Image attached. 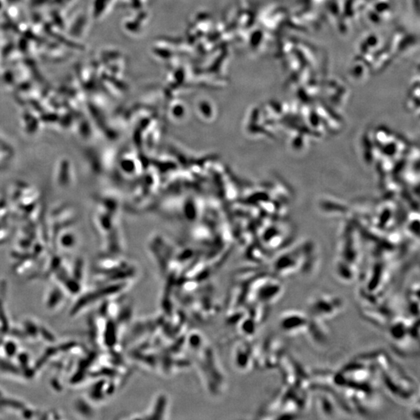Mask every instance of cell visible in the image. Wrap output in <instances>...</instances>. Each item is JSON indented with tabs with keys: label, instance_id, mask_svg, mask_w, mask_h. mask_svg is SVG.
<instances>
[{
	"label": "cell",
	"instance_id": "obj_1",
	"mask_svg": "<svg viewBox=\"0 0 420 420\" xmlns=\"http://www.w3.org/2000/svg\"><path fill=\"white\" fill-rule=\"evenodd\" d=\"M378 379L383 389L397 402L413 403L418 389L415 382L385 352L373 353Z\"/></svg>",
	"mask_w": 420,
	"mask_h": 420
},
{
	"label": "cell",
	"instance_id": "obj_2",
	"mask_svg": "<svg viewBox=\"0 0 420 420\" xmlns=\"http://www.w3.org/2000/svg\"><path fill=\"white\" fill-rule=\"evenodd\" d=\"M280 329L289 335H308L314 343H326L329 332L326 323L314 318L308 312L287 310L281 313L279 318Z\"/></svg>",
	"mask_w": 420,
	"mask_h": 420
},
{
	"label": "cell",
	"instance_id": "obj_3",
	"mask_svg": "<svg viewBox=\"0 0 420 420\" xmlns=\"http://www.w3.org/2000/svg\"><path fill=\"white\" fill-rule=\"evenodd\" d=\"M345 308L346 302L343 297L327 292H317L307 302L308 314L324 322L339 317Z\"/></svg>",
	"mask_w": 420,
	"mask_h": 420
}]
</instances>
